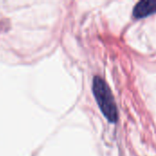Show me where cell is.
I'll return each mask as SVG.
<instances>
[{
	"label": "cell",
	"mask_w": 156,
	"mask_h": 156,
	"mask_svg": "<svg viewBox=\"0 0 156 156\" xmlns=\"http://www.w3.org/2000/svg\"><path fill=\"white\" fill-rule=\"evenodd\" d=\"M92 91L105 118L111 122H115L118 120V111L114 98L106 81L98 75L93 78Z\"/></svg>",
	"instance_id": "1"
},
{
	"label": "cell",
	"mask_w": 156,
	"mask_h": 156,
	"mask_svg": "<svg viewBox=\"0 0 156 156\" xmlns=\"http://www.w3.org/2000/svg\"><path fill=\"white\" fill-rule=\"evenodd\" d=\"M156 13V0H142L138 2L133 11L136 18H143Z\"/></svg>",
	"instance_id": "2"
}]
</instances>
